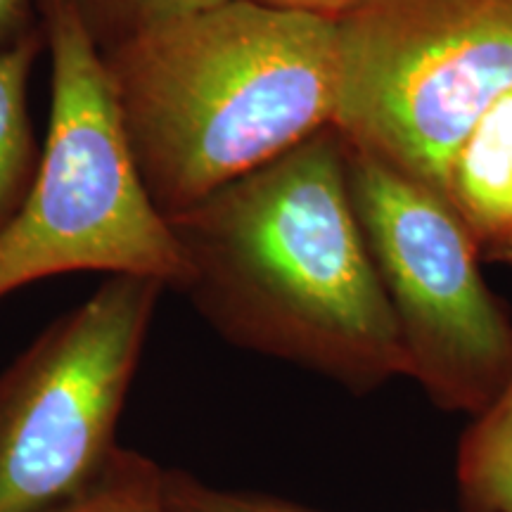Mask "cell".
Here are the masks:
<instances>
[{"label": "cell", "mask_w": 512, "mask_h": 512, "mask_svg": "<svg viewBox=\"0 0 512 512\" xmlns=\"http://www.w3.org/2000/svg\"><path fill=\"white\" fill-rule=\"evenodd\" d=\"M453 482L456 512H512V373L491 406L465 427Z\"/></svg>", "instance_id": "9"}, {"label": "cell", "mask_w": 512, "mask_h": 512, "mask_svg": "<svg viewBox=\"0 0 512 512\" xmlns=\"http://www.w3.org/2000/svg\"><path fill=\"white\" fill-rule=\"evenodd\" d=\"M164 470L155 458L119 446L98 482L50 512H169Z\"/></svg>", "instance_id": "10"}, {"label": "cell", "mask_w": 512, "mask_h": 512, "mask_svg": "<svg viewBox=\"0 0 512 512\" xmlns=\"http://www.w3.org/2000/svg\"><path fill=\"white\" fill-rule=\"evenodd\" d=\"M164 498L169 512H330L294 498L256 489H233L197 477L195 472L166 467ZM451 512V510H422Z\"/></svg>", "instance_id": "11"}, {"label": "cell", "mask_w": 512, "mask_h": 512, "mask_svg": "<svg viewBox=\"0 0 512 512\" xmlns=\"http://www.w3.org/2000/svg\"><path fill=\"white\" fill-rule=\"evenodd\" d=\"M342 138V136H339ZM344 145L351 202L392 306L408 380L444 413L477 418L512 373V318L446 195Z\"/></svg>", "instance_id": "5"}, {"label": "cell", "mask_w": 512, "mask_h": 512, "mask_svg": "<svg viewBox=\"0 0 512 512\" xmlns=\"http://www.w3.org/2000/svg\"><path fill=\"white\" fill-rule=\"evenodd\" d=\"M335 29L332 126L446 195L458 150L512 91V0H358Z\"/></svg>", "instance_id": "4"}, {"label": "cell", "mask_w": 512, "mask_h": 512, "mask_svg": "<svg viewBox=\"0 0 512 512\" xmlns=\"http://www.w3.org/2000/svg\"><path fill=\"white\" fill-rule=\"evenodd\" d=\"M164 290L105 278L0 373V512H50L107 470Z\"/></svg>", "instance_id": "6"}, {"label": "cell", "mask_w": 512, "mask_h": 512, "mask_svg": "<svg viewBox=\"0 0 512 512\" xmlns=\"http://www.w3.org/2000/svg\"><path fill=\"white\" fill-rule=\"evenodd\" d=\"M74 3L91 31L95 46L100 48V53H107L157 24L214 8L226 0H74Z\"/></svg>", "instance_id": "12"}, {"label": "cell", "mask_w": 512, "mask_h": 512, "mask_svg": "<svg viewBox=\"0 0 512 512\" xmlns=\"http://www.w3.org/2000/svg\"><path fill=\"white\" fill-rule=\"evenodd\" d=\"M254 3L268 5V8L294 10V12H306V15L337 19L347 10L354 8L358 0H254Z\"/></svg>", "instance_id": "14"}, {"label": "cell", "mask_w": 512, "mask_h": 512, "mask_svg": "<svg viewBox=\"0 0 512 512\" xmlns=\"http://www.w3.org/2000/svg\"><path fill=\"white\" fill-rule=\"evenodd\" d=\"M50 112L27 195L0 228V299L67 273L150 278L178 290L181 249L152 204L105 60L74 0H38Z\"/></svg>", "instance_id": "3"}, {"label": "cell", "mask_w": 512, "mask_h": 512, "mask_svg": "<svg viewBox=\"0 0 512 512\" xmlns=\"http://www.w3.org/2000/svg\"><path fill=\"white\" fill-rule=\"evenodd\" d=\"M446 197L479 259L512 266V91L494 102L458 150Z\"/></svg>", "instance_id": "7"}, {"label": "cell", "mask_w": 512, "mask_h": 512, "mask_svg": "<svg viewBox=\"0 0 512 512\" xmlns=\"http://www.w3.org/2000/svg\"><path fill=\"white\" fill-rule=\"evenodd\" d=\"M31 8H34V0H0V48L12 46L34 31L29 22Z\"/></svg>", "instance_id": "13"}, {"label": "cell", "mask_w": 512, "mask_h": 512, "mask_svg": "<svg viewBox=\"0 0 512 512\" xmlns=\"http://www.w3.org/2000/svg\"><path fill=\"white\" fill-rule=\"evenodd\" d=\"M147 195L169 219L332 126L335 19L226 0L102 53Z\"/></svg>", "instance_id": "2"}, {"label": "cell", "mask_w": 512, "mask_h": 512, "mask_svg": "<svg viewBox=\"0 0 512 512\" xmlns=\"http://www.w3.org/2000/svg\"><path fill=\"white\" fill-rule=\"evenodd\" d=\"M166 221L185 264L178 292L228 344L354 396L408 377L335 126Z\"/></svg>", "instance_id": "1"}, {"label": "cell", "mask_w": 512, "mask_h": 512, "mask_svg": "<svg viewBox=\"0 0 512 512\" xmlns=\"http://www.w3.org/2000/svg\"><path fill=\"white\" fill-rule=\"evenodd\" d=\"M43 43V29H34L0 48V228L27 195L41 159L29 114V76Z\"/></svg>", "instance_id": "8"}]
</instances>
